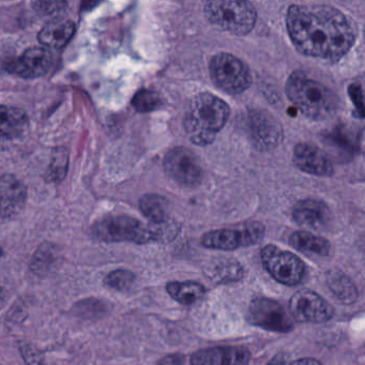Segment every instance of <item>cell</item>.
Returning <instances> with one entry per match:
<instances>
[{"label":"cell","mask_w":365,"mask_h":365,"mask_svg":"<svg viewBox=\"0 0 365 365\" xmlns=\"http://www.w3.org/2000/svg\"><path fill=\"white\" fill-rule=\"evenodd\" d=\"M286 25L294 48L305 56L337 61L356 41L354 23L330 6H290Z\"/></svg>","instance_id":"cell-1"},{"label":"cell","mask_w":365,"mask_h":365,"mask_svg":"<svg viewBox=\"0 0 365 365\" xmlns=\"http://www.w3.org/2000/svg\"><path fill=\"white\" fill-rule=\"evenodd\" d=\"M227 104L211 95L200 93L193 98L185 118V129L192 143L206 146L215 140L230 117Z\"/></svg>","instance_id":"cell-2"},{"label":"cell","mask_w":365,"mask_h":365,"mask_svg":"<svg viewBox=\"0 0 365 365\" xmlns=\"http://www.w3.org/2000/svg\"><path fill=\"white\" fill-rule=\"evenodd\" d=\"M285 91L289 101L312 120L330 118L339 110L336 95L302 72H294L288 78Z\"/></svg>","instance_id":"cell-3"},{"label":"cell","mask_w":365,"mask_h":365,"mask_svg":"<svg viewBox=\"0 0 365 365\" xmlns=\"http://www.w3.org/2000/svg\"><path fill=\"white\" fill-rule=\"evenodd\" d=\"M209 22L236 36H245L255 27L257 12L249 0H207Z\"/></svg>","instance_id":"cell-4"},{"label":"cell","mask_w":365,"mask_h":365,"mask_svg":"<svg viewBox=\"0 0 365 365\" xmlns=\"http://www.w3.org/2000/svg\"><path fill=\"white\" fill-rule=\"evenodd\" d=\"M93 238L102 242H133L145 245L155 240L153 230L127 215H110L91 226Z\"/></svg>","instance_id":"cell-5"},{"label":"cell","mask_w":365,"mask_h":365,"mask_svg":"<svg viewBox=\"0 0 365 365\" xmlns=\"http://www.w3.org/2000/svg\"><path fill=\"white\" fill-rule=\"evenodd\" d=\"M211 80L225 93L239 95L252 84V76L247 66L228 53L215 55L209 65Z\"/></svg>","instance_id":"cell-6"},{"label":"cell","mask_w":365,"mask_h":365,"mask_svg":"<svg viewBox=\"0 0 365 365\" xmlns=\"http://www.w3.org/2000/svg\"><path fill=\"white\" fill-rule=\"evenodd\" d=\"M262 262L273 279L284 285H298L304 277L305 266L302 260L277 245H268L262 250Z\"/></svg>","instance_id":"cell-7"},{"label":"cell","mask_w":365,"mask_h":365,"mask_svg":"<svg viewBox=\"0 0 365 365\" xmlns=\"http://www.w3.org/2000/svg\"><path fill=\"white\" fill-rule=\"evenodd\" d=\"M264 235V226L260 222H249L239 228L211 230L202 236V243L209 249L232 251L259 242Z\"/></svg>","instance_id":"cell-8"},{"label":"cell","mask_w":365,"mask_h":365,"mask_svg":"<svg viewBox=\"0 0 365 365\" xmlns=\"http://www.w3.org/2000/svg\"><path fill=\"white\" fill-rule=\"evenodd\" d=\"M249 320L255 326L272 332H289L294 327V317L286 307L277 301L264 297L252 301Z\"/></svg>","instance_id":"cell-9"},{"label":"cell","mask_w":365,"mask_h":365,"mask_svg":"<svg viewBox=\"0 0 365 365\" xmlns=\"http://www.w3.org/2000/svg\"><path fill=\"white\" fill-rule=\"evenodd\" d=\"M166 174L185 187H195L202 181V166L190 149L176 147L164 159Z\"/></svg>","instance_id":"cell-10"},{"label":"cell","mask_w":365,"mask_h":365,"mask_svg":"<svg viewBox=\"0 0 365 365\" xmlns=\"http://www.w3.org/2000/svg\"><path fill=\"white\" fill-rule=\"evenodd\" d=\"M289 312L301 322H327L334 315V309L322 297L309 289L297 292L290 299Z\"/></svg>","instance_id":"cell-11"},{"label":"cell","mask_w":365,"mask_h":365,"mask_svg":"<svg viewBox=\"0 0 365 365\" xmlns=\"http://www.w3.org/2000/svg\"><path fill=\"white\" fill-rule=\"evenodd\" d=\"M53 63L54 56L50 48L35 46L25 51L22 56L10 61L7 70L21 78H38L48 74Z\"/></svg>","instance_id":"cell-12"},{"label":"cell","mask_w":365,"mask_h":365,"mask_svg":"<svg viewBox=\"0 0 365 365\" xmlns=\"http://www.w3.org/2000/svg\"><path fill=\"white\" fill-rule=\"evenodd\" d=\"M26 187L14 176L0 179V224L14 219L24 209Z\"/></svg>","instance_id":"cell-13"},{"label":"cell","mask_w":365,"mask_h":365,"mask_svg":"<svg viewBox=\"0 0 365 365\" xmlns=\"http://www.w3.org/2000/svg\"><path fill=\"white\" fill-rule=\"evenodd\" d=\"M294 164L307 174L315 176H332L333 165L328 155L312 144L301 143L294 147V155H292Z\"/></svg>","instance_id":"cell-14"},{"label":"cell","mask_w":365,"mask_h":365,"mask_svg":"<svg viewBox=\"0 0 365 365\" xmlns=\"http://www.w3.org/2000/svg\"><path fill=\"white\" fill-rule=\"evenodd\" d=\"M250 130L254 144L264 150L274 148L281 143L283 136L281 125L267 112L252 113Z\"/></svg>","instance_id":"cell-15"},{"label":"cell","mask_w":365,"mask_h":365,"mask_svg":"<svg viewBox=\"0 0 365 365\" xmlns=\"http://www.w3.org/2000/svg\"><path fill=\"white\" fill-rule=\"evenodd\" d=\"M292 217L297 223L313 230H324L332 221V212L322 200L307 198L294 205Z\"/></svg>","instance_id":"cell-16"},{"label":"cell","mask_w":365,"mask_h":365,"mask_svg":"<svg viewBox=\"0 0 365 365\" xmlns=\"http://www.w3.org/2000/svg\"><path fill=\"white\" fill-rule=\"evenodd\" d=\"M251 360V354L245 347H215L200 350L192 356L195 365H243Z\"/></svg>","instance_id":"cell-17"},{"label":"cell","mask_w":365,"mask_h":365,"mask_svg":"<svg viewBox=\"0 0 365 365\" xmlns=\"http://www.w3.org/2000/svg\"><path fill=\"white\" fill-rule=\"evenodd\" d=\"M76 34V24L72 21L55 20L46 24L38 36L40 43L50 50L65 48Z\"/></svg>","instance_id":"cell-18"},{"label":"cell","mask_w":365,"mask_h":365,"mask_svg":"<svg viewBox=\"0 0 365 365\" xmlns=\"http://www.w3.org/2000/svg\"><path fill=\"white\" fill-rule=\"evenodd\" d=\"M29 116L24 110L12 106H0V138L12 140L25 133Z\"/></svg>","instance_id":"cell-19"},{"label":"cell","mask_w":365,"mask_h":365,"mask_svg":"<svg viewBox=\"0 0 365 365\" xmlns=\"http://www.w3.org/2000/svg\"><path fill=\"white\" fill-rule=\"evenodd\" d=\"M140 208L155 225L170 222V202L159 194H146L140 200Z\"/></svg>","instance_id":"cell-20"},{"label":"cell","mask_w":365,"mask_h":365,"mask_svg":"<svg viewBox=\"0 0 365 365\" xmlns=\"http://www.w3.org/2000/svg\"><path fill=\"white\" fill-rule=\"evenodd\" d=\"M289 242L294 249L303 253L317 254L322 256L330 253L331 245L328 240L305 230L294 232L290 236Z\"/></svg>","instance_id":"cell-21"},{"label":"cell","mask_w":365,"mask_h":365,"mask_svg":"<svg viewBox=\"0 0 365 365\" xmlns=\"http://www.w3.org/2000/svg\"><path fill=\"white\" fill-rule=\"evenodd\" d=\"M166 290L173 299L183 305H191L204 297L206 289L202 284L196 282H170Z\"/></svg>","instance_id":"cell-22"},{"label":"cell","mask_w":365,"mask_h":365,"mask_svg":"<svg viewBox=\"0 0 365 365\" xmlns=\"http://www.w3.org/2000/svg\"><path fill=\"white\" fill-rule=\"evenodd\" d=\"M331 292L346 304H351L358 299V289L354 284L341 272L329 273L327 279Z\"/></svg>","instance_id":"cell-23"},{"label":"cell","mask_w":365,"mask_h":365,"mask_svg":"<svg viewBox=\"0 0 365 365\" xmlns=\"http://www.w3.org/2000/svg\"><path fill=\"white\" fill-rule=\"evenodd\" d=\"M69 168V153L63 147L54 149L50 165L46 174L48 182H59L65 179Z\"/></svg>","instance_id":"cell-24"},{"label":"cell","mask_w":365,"mask_h":365,"mask_svg":"<svg viewBox=\"0 0 365 365\" xmlns=\"http://www.w3.org/2000/svg\"><path fill=\"white\" fill-rule=\"evenodd\" d=\"M57 262L58 254L56 253V247L53 245H42L34 255L31 269L37 274L43 275L50 272Z\"/></svg>","instance_id":"cell-25"},{"label":"cell","mask_w":365,"mask_h":365,"mask_svg":"<svg viewBox=\"0 0 365 365\" xmlns=\"http://www.w3.org/2000/svg\"><path fill=\"white\" fill-rule=\"evenodd\" d=\"M134 281H135V275L133 272L125 270V269H118V270L108 273L104 283L108 287L113 288V289L125 292L131 288Z\"/></svg>","instance_id":"cell-26"},{"label":"cell","mask_w":365,"mask_h":365,"mask_svg":"<svg viewBox=\"0 0 365 365\" xmlns=\"http://www.w3.org/2000/svg\"><path fill=\"white\" fill-rule=\"evenodd\" d=\"M67 0H37L35 11L43 16H58L67 10Z\"/></svg>","instance_id":"cell-27"},{"label":"cell","mask_w":365,"mask_h":365,"mask_svg":"<svg viewBox=\"0 0 365 365\" xmlns=\"http://www.w3.org/2000/svg\"><path fill=\"white\" fill-rule=\"evenodd\" d=\"M132 103L138 112L146 113L155 110L159 106L160 100L153 91H140V93H136Z\"/></svg>","instance_id":"cell-28"},{"label":"cell","mask_w":365,"mask_h":365,"mask_svg":"<svg viewBox=\"0 0 365 365\" xmlns=\"http://www.w3.org/2000/svg\"><path fill=\"white\" fill-rule=\"evenodd\" d=\"M101 0H83L82 9L85 11H89V10L95 8Z\"/></svg>","instance_id":"cell-29"},{"label":"cell","mask_w":365,"mask_h":365,"mask_svg":"<svg viewBox=\"0 0 365 365\" xmlns=\"http://www.w3.org/2000/svg\"><path fill=\"white\" fill-rule=\"evenodd\" d=\"M292 364H320L319 361L315 359H300V360L294 361Z\"/></svg>","instance_id":"cell-30"},{"label":"cell","mask_w":365,"mask_h":365,"mask_svg":"<svg viewBox=\"0 0 365 365\" xmlns=\"http://www.w3.org/2000/svg\"><path fill=\"white\" fill-rule=\"evenodd\" d=\"M6 292L4 288L0 287V307H3L6 301Z\"/></svg>","instance_id":"cell-31"},{"label":"cell","mask_w":365,"mask_h":365,"mask_svg":"<svg viewBox=\"0 0 365 365\" xmlns=\"http://www.w3.org/2000/svg\"><path fill=\"white\" fill-rule=\"evenodd\" d=\"M3 254H4L3 249H1V247H0V257H1V256H3Z\"/></svg>","instance_id":"cell-32"}]
</instances>
